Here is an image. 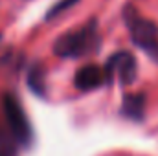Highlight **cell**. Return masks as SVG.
<instances>
[{"instance_id":"1","label":"cell","mask_w":158,"mask_h":156,"mask_svg":"<svg viewBox=\"0 0 158 156\" xmlns=\"http://www.w3.org/2000/svg\"><path fill=\"white\" fill-rule=\"evenodd\" d=\"M98 48H99V31L96 20H88L81 28L63 33L53 42V53L63 59H79L94 53Z\"/></svg>"},{"instance_id":"2","label":"cell","mask_w":158,"mask_h":156,"mask_svg":"<svg viewBox=\"0 0 158 156\" xmlns=\"http://www.w3.org/2000/svg\"><path fill=\"white\" fill-rule=\"evenodd\" d=\"M123 20L127 24L132 42L155 63H158V26L147 17H143L132 6H127L123 11Z\"/></svg>"},{"instance_id":"3","label":"cell","mask_w":158,"mask_h":156,"mask_svg":"<svg viewBox=\"0 0 158 156\" xmlns=\"http://www.w3.org/2000/svg\"><path fill=\"white\" fill-rule=\"evenodd\" d=\"M2 110H4L9 136L15 140L17 145L30 149L33 143V127H31L26 110L22 109V105L15 94H4L2 96Z\"/></svg>"},{"instance_id":"4","label":"cell","mask_w":158,"mask_h":156,"mask_svg":"<svg viewBox=\"0 0 158 156\" xmlns=\"http://www.w3.org/2000/svg\"><path fill=\"white\" fill-rule=\"evenodd\" d=\"M103 72H105V83L110 84L114 79H118L123 86H129L134 83L138 74L136 59L129 51H118L105 63Z\"/></svg>"},{"instance_id":"5","label":"cell","mask_w":158,"mask_h":156,"mask_svg":"<svg viewBox=\"0 0 158 156\" xmlns=\"http://www.w3.org/2000/svg\"><path fill=\"white\" fill-rule=\"evenodd\" d=\"M103 84H107L105 83V72L98 64H85L76 74V86L81 92H90V90H96Z\"/></svg>"},{"instance_id":"6","label":"cell","mask_w":158,"mask_h":156,"mask_svg":"<svg viewBox=\"0 0 158 156\" xmlns=\"http://www.w3.org/2000/svg\"><path fill=\"white\" fill-rule=\"evenodd\" d=\"M145 103H147V97H145L143 92H134V94L123 96V101H121V116L131 119V121H143Z\"/></svg>"},{"instance_id":"7","label":"cell","mask_w":158,"mask_h":156,"mask_svg":"<svg viewBox=\"0 0 158 156\" xmlns=\"http://www.w3.org/2000/svg\"><path fill=\"white\" fill-rule=\"evenodd\" d=\"M44 79H46V76H44L42 64H33L30 68V72H28V86L39 97L46 96V81Z\"/></svg>"},{"instance_id":"8","label":"cell","mask_w":158,"mask_h":156,"mask_svg":"<svg viewBox=\"0 0 158 156\" xmlns=\"http://www.w3.org/2000/svg\"><path fill=\"white\" fill-rule=\"evenodd\" d=\"M0 156H17V143L11 136L0 134Z\"/></svg>"},{"instance_id":"9","label":"cell","mask_w":158,"mask_h":156,"mask_svg":"<svg viewBox=\"0 0 158 156\" xmlns=\"http://www.w3.org/2000/svg\"><path fill=\"white\" fill-rule=\"evenodd\" d=\"M79 0H59L48 13H46V18H55L57 15H61V13H64V11H68L70 7H74L76 4H77Z\"/></svg>"}]
</instances>
